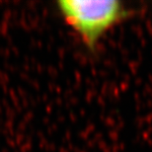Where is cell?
<instances>
[{"mask_svg": "<svg viewBox=\"0 0 152 152\" xmlns=\"http://www.w3.org/2000/svg\"><path fill=\"white\" fill-rule=\"evenodd\" d=\"M63 18L89 48H94L108 33L126 17L123 2L118 0H60Z\"/></svg>", "mask_w": 152, "mask_h": 152, "instance_id": "cell-1", "label": "cell"}]
</instances>
